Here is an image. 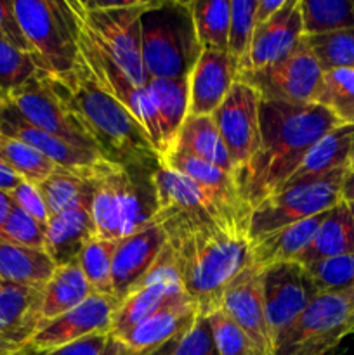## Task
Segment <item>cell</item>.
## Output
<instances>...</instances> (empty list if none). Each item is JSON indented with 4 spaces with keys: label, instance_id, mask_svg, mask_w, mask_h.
<instances>
[{
    "label": "cell",
    "instance_id": "obj_37",
    "mask_svg": "<svg viewBox=\"0 0 354 355\" xmlns=\"http://www.w3.org/2000/svg\"><path fill=\"white\" fill-rule=\"evenodd\" d=\"M0 142H2L3 163L26 182L37 186L49 175H52L56 170L61 168L52 159L24 142L3 137V135H0Z\"/></svg>",
    "mask_w": 354,
    "mask_h": 355
},
{
    "label": "cell",
    "instance_id": "obj_12",
    "mask_svg": "<svg viewBox=\"0 0 354 355\" xmlns=\"http://www.w3.org/2000/svg\"><path fill=\"white\" fill-rule=\"evenodd\" d=\"M7 103L12 104L24 120L40 130L76 148L89 149L101 155L96 142L80 127L69 107L54 92L47 73L38 71L30 82L16 90Z\"/></svg>",
    "mask_w": 354,
    "mask_h": 355
},
{
    "label": "cell",
    "instance_id": "obj_19",
    "mask_svg": "<svg viewBox=\"0 0 354 355\" xmlns=\"http://www.w3.org/2000/svg\"><path fill=\"white\" fill-rule=\"evenodd\" d=\"M304 38L301 0H287L269 21L255 26L250 51V69L266 68L290 55Z\"/></svg>",
    "mask_w": 354,
    "mask_h": 355
},
{
    "label": "cell",
    "instance_id": "obj_6",
    "mask_svg": "<svg viewBox=\"0 0 354 355\" xmlns=\"http://www.w3.org/2000/svg\"><path fill=\"white\" fill-rule=\"evenodd\" d=\"M200 52L189 2L151 0L141 14V54L148 78H189Z\"/></svg>",
    "mask_w": 354,
    "mask_h": 355
},
{
    "label": "cell",
    "instance_id": "obj_28",
    "mask_svg": "<svg viewBox=\"0 0 354 355\" xmlns=\"http://www.w3.org/2000/svg\"><path fill=\"white\" fill-rule=\"evenodd\" d=\"M45 250L28 248L0 239V281L21 286L44 288L56 270Z\"/></svg>",
    "mask_w": 354,
    "mask_h": 355
},
{
    "label": "cell",
    "instance_id": "obj_8",
    "mask_svg": "<svg viewBox=\"0 0 354 355\" xmlns=\"http://www.w3.org/2000/svg\"><path fill=\"white\" fill-rule=\"evenodd\" d=\"M17 21L38 68L51 76L71 71L78 61L76 21L68 0H12Z\"/></svg>",
    "mask_w": 354,
    "mask_h": 355
},
{
    "label": "cell",
    "instance_id": "obj_1",
    "mask_svg": "<svg viewBox=\"0 0 354 355\" xmlns=\"http://www.w3.org/2000/svg\"><path fill=\"white\" fill-rule=\"evenodd\" d=\"M344 121L318 103L260 101L259 144L236 172L242 203L248 211L276 194L297 170L309 149Z\"/></svg>",
    "mask_w": 354,
    "mask_h": 355
},
{
    "label": "cell",
    "instance_id": "obj_31",
    "mask_svg": "<svg viewBox=\"0 0 354 355\" xmlns=\"http://www.w3.org/2000/svg\"><path fill=\"white\" fill-rule=\"evenodd\" d=\"M174 148L189 153L235 177V165L212 116H187Z\"/></svg>",
    "mask_w": 354,
    "mask_h": 355
},
{
    "label": "cell",
    "instance_id": "obj_54",
    "mask_svg": "<svg viewBox=\"0 0 354 355\" xmlns=\"http://www.w3.org/2000/svg\"><path fill=\"white\" fill-rule=\"evenodd\" d=\"M21 354H23V349H21V347L0 338V355H21Z\"/></svg>",
    "mask_w": 354,
    "mask_h": 355
},
{
    "label": "cell",
    "instance_id": "obj_14",
    "mask_svg": "<svg viewBox=\"0 0 354 355\" xmlns=\"http://www.w3.org/2000/svg\"><path fill=\"white\" fill-rule=\"evenodd\" d=\"M0 135L31 146L42 155L47 156L49 159H52L58 166L75 173V175L87 177V179H92L99 170H103L110 163V159L104 158L99 153L76 148V146L68 144V142L40 130L30 121L24 120L17 113L16 107L9 103L0 104Z\"/></svg>",
    "mask_w": 354,
    "mask_h": 355
},
{
    "label": "cell",
    "instance_id": "obj_52",
    "mask_svg": "<svg viewBox=\"0 0 354 355\" xmlns=\"http://www.w3.org/2000/svg\"><path fill=\"white\" fill-rule=\"evenodd\" d=\"M12 207H14V203H12V200H10L9 193H6V191L0 189V229H2V225L6 224L7 217H9Z\"/></svg>",
    "mask_w": 354,
    "mask_h": 355
},
{
    "label": "cell",
    "instance_id": "obj_15",
    "mask_svg": "<svg viewBox=\"0 0 354 355\" xmlns=\"http://www.w3.org/2000/svg\"><path fill=\"white\" fill-rule=\"evenodd\" d=\"M260 97L246 83L236 80L224 103L212 114L235 165V175L259 144Z\"/></svg>",
    "mask_w": 354,
    "mask_h": 355
},
{
    "label": "cell",
    "instance_id": "obj_17",
    "mask_svg": "<svg viewBox=\"0 0 354 355\" xmlns=\"http://www.w3.org/2000/svg\"><path fill=\"white\" fill-rule=\"evenodd\" d=\"M221 309L255 342L264 355H273V340L266 321L262 270L250 266L229 284Z\"/></svg>",
    "mask_w": 354,
    "mask_h": 355
},
{
    "label": "cell",
    "instance_id": "obj_4",
    "mask_svg": "<svg viewBox=\"0 0 354 355\" xmlns=\"http://www.w3.org/2000/svg\"><path fill=\"white\" fill-rule=\"evenodd\" d=\"M158 166L110 162L92 177L90 211L97 238L120 241L155 220L158 211L155 172Z\"/></svg>",
    "mask_w": 354,
    "mask_h": 355
},
{
    "label": "cell",
    "instance_id": "obj_53",
    "mask_svg": "<svg viewBox=\"0 0 354 355\" xmlns=\"http://www.w3.org/2000/svg\"><path fill=\"white\" fill-rule=\"evenodd\" d=\"M103 355H132V354L128 352V350L125 349V347L121 345V343L118 342V340L111 338V340H110V343H108L106 350H104V354H103Z\"/></svg>",
    "mask_w": 354,
    "mask_h": 355
},
{
    "label": "cell",
    "instance_id": "obj_23",
    "mask_svg": "<svg viewBox=\"0 0 354 355\" xmlns=\"http://www.w3.org/2000/svg\"><path fill=\"white\" fill-rule=\"evenodd\" d=\"M42 328V288L0 283V338L24 349Z\"/></svg>",
    "mask_w": 354,
    "mask_h": 355
},
{
    "label": "cell",
    "instance_id": "obj_35",
    "mask_svg": "<svg viewBox=\"0 0 354 355\" xmlns=\"http://www.w3.org/2000/svg\"><path fill=\"white\" fill-rule=\"evenodd\" d=\"M304 37L354 28V0H301Z\"/></svg>",
    "mask_w": 354,
    "mask_h": 355
},
{
    "label": "cell",
    "instance_id": "obj_36",
    "mask_svg": "<svg viewBox=\"0 0 354 355\" xmlns=\"http://www.w3.org/2000/svg\"><path fill=\"white\" fill-rule=\"evenodd\" d=\"M259 0H233L231 24H229L228 55L236 69V76L250 69L253 31H255V9Z\"/></svg>",
    "mask_w": 354,
    "mask_h": 355
},
{
    "label": "cell",
    "instance_id": "obj_30",
    "mask_svg": "<svg viewBox=\"0 0 354 355\" xmlns=\"http://www.w3.org/2000/svg\"><path fill=\"white\" fill-rule=\"evenodd\" d=\"M92 295L78 263L56 267L51 279L42 288V326L66 314Z\"/></svg>",
    "mask_w": 354,
    "mask_h": 355
},
{
    "label": "cell",
    "instance_id": "obj_55",
    "mask_svg": "<svg viewBox=\"0 0 354 355\" xmlns=\"http://www.w3.org/2000/svg\"><path fill=\"white\" fill-rule=\"evenodd\" d=\"M177 340V338H176ZM176 340H172L170 343H167V345H163L162 349H158L156 352H153L151 355H172V350H174V345H176Z\"/></svg>",
    "mask_w": 354,
    "mask_h": 355
},
{
    "label": "cell",
    "instance_id": "obj_57",
    "mask_svg": "<svg viewBox=\"0 0 354 355\" xmlns=\"http://www.w3.org/2000/svg\"><path fill=\"white\" fill-rule=\"evenodd\" d=\"M0 163H3V155H2V142H0Z\"/></svg>",
    "mask_w": 354,
    "mask_h": 355
},
{
    "label": "cell",
    "instance_id": "obj_46",
    "mask_svg": "<svg viewBox=\"0 0 354 355\" xmlns=\"http://www.w3.org/2000/svg\"><path fill=\"white\" fill-rule=\"evenodd\" d=\"M156 284H180L179 272H177L176 267V259H174V252L169 243H167L163 252L158 255V259L155 260V263L146 270L144 276L135 283V286L128 293H132L135 290H142V288L156 286Z\"/></svg>",
    "mask_w": 354,
    "mask_h": 355
},
{
    "label": "cell",
    "instance_id": "obj_48",
    "mask_svg": "<svg viewBox=\"0 0 354 355\" xmlns=\"http://www.w3.org/2000/svg\"><path fill=\"white\" fill-rule=\"evenodd\" d=\"M0 38L9 42L19 51L33 55V49L24 37L19 21H17L12 0H0Z\"/></svg>",
    "mask_w": 354,
    "mask_h": 355
},
{
    "label": "cell",
    "instance_id": "obj_11",
    "mask_svg": "<svg viewBox=\"0 0 354 355\" xmlns=\"http://www.w3.org/2000/svg\"><path fill=\"white\" fill-rule=\"evenodd\" d=\"M323 69L305 45L302 44L281 61L259 69H248L236 76V80L252 87L260 101H281V103L307 104L314 103L321 85Z\"/></svg>",
    "mask_w": 354,
    "mask_h": 355
},
{
    "label": "cell",
    "instance_id": "obj_33",
    "mask_svg": "<svg viewBox=\"0 0 354 355\" xmlns=\"http://www.w3.org/2000/svg\"><path fill=\"white\" fill-rule=\"evenodd\" d=\"M194 31L201 51H219L228 54L231 2L229 0H193L189 2Z\"/></svg>",
    "mask_w": 354,
    "mask_h": 355
},
{
    "label": "cell",
    "instance_id": "obj_22",
    "mask_svg": "<svg viewBox=\"0 0 354 355\" xmlns=\"http://www.w3.org/2000/svg\"><path fill=\"white\" fill-rule=\"evenodd\" d=\"M196 315V305L187 297H183L160 309L148 321L115 340H118L132 355H151L172 340L179 338L193 324Z\"/></svg>",
    "mask_w": 354,
    "mask_h": 355
},
{
    "label": "cell",
    "instance_id": "obj_47",
    "mask_svg": "<svg viewBox=\"0 0 354 355\" xmlns=\"http://www.w3.org/2000/svg\"><path fill=\"white\" fill-rule=\"evenodd\" d=\"M9 196L17 208H21V210H23L24 214L30 215L31 218H35L40 225L47 227L49 218L51 217H49L47 207H45L44 200H42L40 193H38L35 184L21 180V182L10 191Z\"/></svg>",
    "mask_w": 354,
    "mask_h": 355
},
{
    "label": "cell",
    "instance_id": "obj_43",
    "mask_svg": "<svg viewBox=\"0 0 354 355\" xmlns=\"http://www.w3.org/2000/svg\"><path fill=\"white\" fill-rule=\"evenodd\" d=\"M304 267L311 274L319 293L354 288V253L318 260Z\"/></svg>",
    "mask_w": 354,
    "mask_h": 355
},
{
    "label": "cell",
    "instance_id": "obj_9",
    "mask_svg": "<svg viewBox=\"0 0 354 355\" xmlns=\"http://www.w3.org/2000/svg\"><path fill=\"white\" fill-rule=\"evenodd\" d=\"M354 331V288L319 293L285 329L273 355H326Z\"/></svg>",
    "mask_w": 354,
    "mask_h": 355
},
{
    "label": "cell",
    "instance_id": "obj_25",
    "mask_svg": "<svg viewBox=\"0 0 354 355\" xmlns=\"http://www.w3.org/2000/svg\"><path fill=\"white\" fill-rule=\"evenodd\" d=\"M144 89L156 111L163 159L176 146L177 135L187 118L189 78H149Z\"/></svg>",
    "mask_w": 354,
    "mask_h": 355
},
{
    "label": "cell",
    "instance_id": "obj_44",
    "mask_svg": "<svg viewBox=\"0 0 354 355\" xmlns=\"http://www.w3.org/2000/svg\"><path fill=\"white\" fill-rule=\"evenodd\" d=\"M0 239L14 243V245L28 246V248L45 250L47 243V227L38 224L35 218L24 214L16 205L10 210L6 224L0 229Z\"/></svg>",
    "mask_w": 354,
    "mask_h": 355
},
{
    "label": "cell",
    "instance_id": "obj_38",
    "mask_svg": "<svg viewBox=\"0 0 354 355\" xmlns=\"http://www.w3.org/2000/svg\"><path fill=\"white\" fill-rule=\"evenodd\" d=\"M305 45L325 71L332 69H354V28L332 31V33L304 37Z\"/></svg>",
    "mask_w": 354,
    "mask_h": 355
},
{
    "label": "cell",
    "instance_id": "obj_41",
    "mask_svg": "<svg viewBox=\"0 0 354 355\" xmlns=\"http://www.w3.org/2000/svg\"><path fill=\"white\" fill-rule=\"evenodd\" d=\"M38 71L35 55L19 51L0 38V104L7 103L16 90L30 82Z\"/></svg>",
    "mask_w": 354,
    "mask_h": 355
},
{
    "label": "cell",
    "instance_id": "obj_7",
    "mask_svg": "<svg viewBox=\"0 0 354 355\" xmlns=\"http://www.w3.org/2000/svg\"><path fill=\"white\" fill-rule=\"evenodd\" d=\"M151 0H68L135 87L148 82L141 54V14Z\"/></svg>",
    "mask_w": 354,
    "mask_h": 355
},
{
    "label": "cell",
    "instance_id": "obj_58",
    "mask_svg": "<svg viewBox=\"0 0 354 355\" xmlns=\"http://www.w3.org/2000/svg\"><path fill=\"white\" fill-rule=\"evenodd\" d=\"M349 172H354V158H353V162H351V165H349Z\"/></svg>",
    "mask_w": 354,
    "mask_h": 355
},
{
    "label": "cell",
    "instance_id": "obj_18",
    "mask_svg": "<svg viewBox=\"0 0 354 355\" xmlns=\"http://www.w3.org/2000/svg\"><path fill=\"white\" fill-rule=\"evenodd\" d=\"M169 243L167 232L158 220H153L135 234L117 243L113 257V297L120 302L146 270L155 263Z\"/></svg>",
    "mask_w": 354,
    "mask_h": 355
},
{
    "label": "cell",
    "instance_id": "obj_51",
    "mask_svg": "<svg viewBox=\"0 0 354 355\" xmlns=\"http://www.w3.org/2000/svg\"><path fill=\"white\" fill-rule=\"evenodd\" d=\"M340 196L346 203H354V172L347 170L346 177H344L342 189H340Z\"/></svg>",
    "mask_w": 354,
    "mask_h": 355
},
{
    "label": "cell",
    "instance_id": "obj_42",
    "mask_svg": "<svg viewBox=\"0 0 354 355\" xmlns=\"http://www.w3.org/2000/svg\"><path fill=\"white\" fill-rule=\"evenodd\" d=\"M219 355H264L252 338L222 309L207 315Z\"/></svg>",
    "mask_w": 354,
    "mask_h": 355
},
{
    "label": "cell",
    "instance_id": "obj_26",
    "mask_svg": "<svg viewBox=\"0 0 354 355\" xmlns=\"http://www.w3.org/2000/svg\"><path fill=\"white\" fill-rule=\"evenodd\" d=\"M328 211L295 222L257 239L252 243V266L262 270L276 263L295 262L314 238Z\"/></svg>",
    "mask_w": 354,
    "mask_h": 355
},
{
    "label": "cell",
    "instance_id": "obj_29",
    "mask_svg": "<svg viewBox=\"0 0 354 355\" xmlns=\"http://www.w3.org/2000/svg\"><path fill=\"white\" fill-rule=\"evenodd\" d=\"M346 253H354V224L347 203L340 201L326 214L314 238L295 262L309 266Z\"/></svg>",
    "mask_w": 354,
    "mask_h": 355
},
{
    "label": "cell",
    "instance_id": "obj_2",
    "mask_svg": "<svg viewBox=\"0 0 354 355\" xmlns=\"http://www.w3.org/2000/svg\"><path fill=\"white\" fill-rule=\"evenodd\" d=\"M49 82L104 158L120 165H162L134 114L97 85L80 59L66 75H49Z\"/></svg>",
    "mask_w": 354,
    "mask_h": 355
},
{
    "label": "cell",
    "instance_id": "obj_16",
    "mask_svg": "<svg viewBox=\"0 0 354 355\" xmlns=\"http://www.w3.org/2000/svg\"><path fill=\"white\" fill-rule=\"evenodd\" d=\"M117 304L118 302L113 297L92 293L75 309L42 326L23 350L47 352L78 342L90 335H101V333L110 335L111 318Z\"/></svg>",
    "mask_w": 354,
    "mask_h": 355
},
{
    "label": "cell",
    "instance_id": "obj_3",
    "mask_svg": "<svg viewBox=\"0 0 354 355\" xmlns=\"http://www.w3.org/2000/svg\"><path fill=\"white\" fill-rule=\"evenodd\" d=\"M167 238L176 259L180 286L196 305L198 314L205 318L221 309L229 284L252 266V245L246 234L170 231Z\"/></svg>",
    "mask_w": 354,
    "mask_h": 355
},
{
    "label": "cell",
    "instance_id": "obj_21",
    "mask_svg": "<svg viewBox=\"0 0 354 355\" xmlns=\"http://www.w3.org/2000/svg\"><path fill=\"white\" fill-rule=\"evenodd\" d=\"M92 191L94 184L89 193L49 218L45 252L51 255L56 266L76 262L85 243L96 236V225L90 211Z\"/></svg>",
    "mask_w": 354,
    "mask_h": 355
},
{
    "label": "cell",
    "instance_id": "obj_5",
    "mask_svg": "<svg viewBox=\"0 0 354 355\" xmlns=\"http://www.w3.org/2000/svg\"><path fill=\"white\" fill-rule=\"evenodd\" d=\"M158 211L155 218L165 232L226 231L246 234L250 211L243 205L193 182L160 165L155 172Z\"/></svg>",
    "mask_w": 354,
    "mask_h": 355
},
{
    "label": "cell",
    "instance_id": "obj_34",
    "mask_svg": "<svg viewBox=\"0 0 354 355\" xmlns=\"http://www.w3.org/2000/svg\"><path fill=\"white\" fill-rule=\"evenodd\" d=\"M117 243L94 236L85 243L76 259L94 295L113 297V257Z\"/></svg>",
    "mask_w": 354,
    "mask_h": 355
},
{
    "label": "cell",
    "instance_id": "obj_27",
    "mask_svg": "<svg viewBox=\"0 0 354 355\" xmlns=\"http://www.w3.org/2000/svg\"><path fill=\"white\" fill-rule=\"evenodd\" d=\"M183 297H186V293L180 284H156V286L142 288V290L125 295L115 307L110 336L120 338L125 333L148 321L160 309L167 307Z\"/></svg>",
    "mask_w": 354,
    "mask_h": 355
},
{
    "label": "cell",
    "instance_id": "obj_40",
    "mask_svg": "<svg viewBox=\"0 0 354 355\" xmlns=\"http://www.w3.org/2000/svg\"><path fill=\"white\" fill-rule=\"evenodd\" d=\"M314 103L328 107L344 123H353L354 118V69H332L323 73L321 85Z\"/></svg>",
    "mask_w": 354,
    "mask_h": 355
},
{
    "label": "cell",
    "instance_id": "obj_24",
    "mask_svg": "<svg viewBox=\"0 0 354 355\" xmlns=\"http://www.w3.org/2000/svg\"><path fill=\"white\" fill-rule=\"evenodd\" d=\"M354 158V123H342L326 132L314 146L307 151L301 165L288 177L285 187L295 186L304 180L318 179L328 175L335 170H349Z\"/></svg>",
    "mask_w": 354,
    "mask_h": 355
},
{
    "label": "cell",
    "instance_id": "obj_60",
    "mask_svg": "<svg viewBox=\"0 0 354 355\" xmlns=\"http://www.w3.org/2000/svg\"><path fill=\"white\" fill-rule=\"evenodd\" d=\"M0 283H2V281H0Z\"/></svg>",
    "mask_w": 354,
    "mask_h": 355
},
{
    "label": "cell",
    "instance_id": "obj_59",
    "mask_svg": "<svg viewBox=\"0 0 354 355\" xmlns=\"http://www.w3.org/2000/svg\"><path fill=\"white\" fill-rule=\"evenodd\" d=\"M353 123H354V118H353Z\"/></svg>",
    "mask_w": 354,
    "mask_h": 355
},
{
    "label": "cell",
    "instance_id": "obj_13",
    "mask_svg": "<svg viewBox=\"0 0 354 355\" xmlns=\"http://www.w3.org/2000/svg\"><path fill=\"white\" fill-rule=\"evenodd\" d=\"M262 295L267 328L274 345L278 336L294 324L319 291L302 263L283 262L262 269Z\"/></svg>",
    "mask_w": 354,
    "mask_h": 355
},
{
    "label": "cell",
    "instance_id": "obj_20",
    "mask_svg": "<svg viewBox=\"0 0 354 355\" xmlns=\"http://www.w3.org/2000/svg\"><path fill=\"white\" fill-rule=\"evenodd\" d=\"M236 82V69L226 52L201 51L189 75L187 116H212Z\"/></svg>",
    "mask_w": 354,
    "mask_h": 355
},
{
    "label": "cell",
    "instance_id": "obj_45",
    "mask_svg": "<svg viewBox=\"0 0 354 355\" xmlns=\"http://www.w3.org/2000/svg\"><path fill=\"white\" fill-rule=\"evenodd\" d=\"M172 355H219L205 315H196L193 324L176 340Z\"/></svg>",
    "mask_w": 354,
    "mask_h": 355
},
{
    "label": "cell",
    "instance_id": "obj_32",
    "mask_svg": "<svg viewBox=\"0 0 354 355\" xmlns=\"http://www.w3.org/2000/svg\"><path fill=\"white\" fill-rule=\"evenodd\" d=\"M162 165L174 170V172L180 173V175L187 177V179L200 184V186L207 187V189L214 191V193L221 194L226 200L243 205L242 198H239L238 194L235 177L229 175L224 170L217 168V166L210 165V163L203 162V159L194 158V156L183 151V149L174 148L172 151L162 159ZM243 207H245V205H243Z\"/></svg>",
    "mask_w": 354,
    "mask_h": 355
},
{
    "label": "cell",
    "instance_id": "obj_10",
    "mask_svg": "<svg viewBox=\"0 0 354 355\" xmlns=\"http://www.w3.org/2000/svg\"><path fill=\"white\" fill-rule=\"evenodd\" d=\"M346 173L347 168H340L318 179L304 180L257 205L248 217L246 238L250 245L278 229L332 210L342 201L340 189Z\"/></svg>",
    "mask_w": 354,
    "mask_h": 355
},
{
    "label": "cell",
    "instance_id": "obj_39",
    "mask_svg": "<svg viewBox=\"0 0 354 355\" xmlns=\"http://www.w3.org/2000/svg\"><path fill=\"white\" fill-rule=\"evenodd\" d=\"M37 189L47 207L49 217H54L59 211L75 203L78 198L92 189V179L75 175L65 168H58L52 175L37 184Z\"/></svg>",
    "mask_w": 354,
    "mask_h": 355
},
{
    "label": "cell",
    "instance_id": "obj_56",
    "mask_svg": "<svg viewBox=\"0 0 354 355\" xmlns=\"http://www.w3.org/2000/svg\"><path fill=\"white\" fill-rule=\"evenodd\" d=\"M347 207H349L351 217H353V224H354V203H347Z\"/></svg>",
    "mask_w": 354,
    "mask_h": 355
},
{
    "label": "cell",
    "instance_id": "obj_50",
    "mask_svg": "<svg viewBox=\"0 0 354 355\" xmlns=\"http://www.w3.org/2000/svg\"><path fill=\"white\" fill-rule=\"evenodd\" d=\"M287 0H259L255 9V26H260L266 21H269L278 10L283 9Z\"/></svg>",
    "mask_w": 354,
    "mask_h": 355
},
{
    "label": "cell",
    "instance_id": "obj_49",
    "mask_svg": "<svg viewBox=\"0 0 354 355\" xmlns=\"http://www.w3.org/2000/svg\"><path fill=\"white\" fill-rule=\"evenodd\" d=\"M110 340L111 336L108 333H101V335L85 336L78 342L68 343V345L58 347V349L47 350V352H26V350H23L21 355H103Z\"/></svg>",
    "mask_w": 354,
    "mask_h": 355
}]
</instances>
